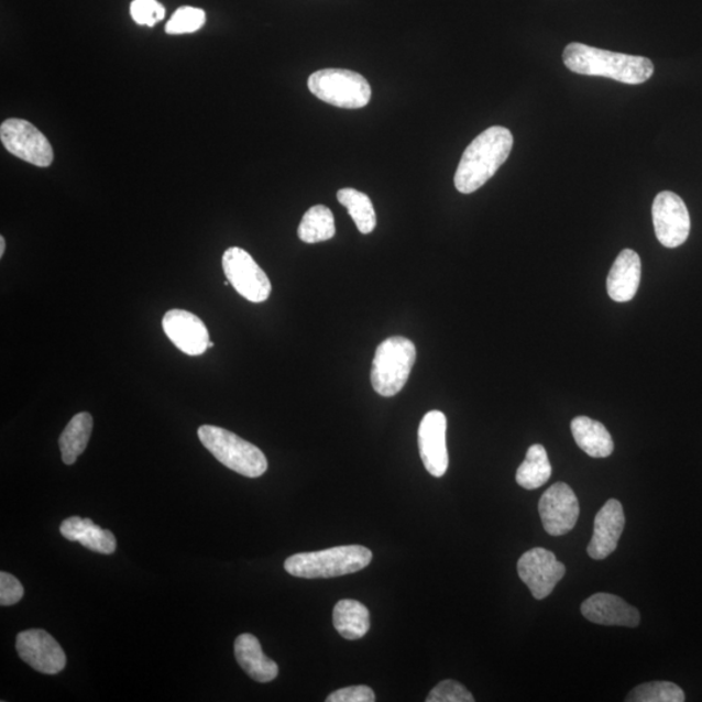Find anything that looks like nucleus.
Segmentation results:
<instances>
[{
    "mask_svg": "<svg viewBox=\"0 0 702 702\" xmlns=\"http://www.w3.org/2000/svg\"><path fill=\"white\" fill-rule=\"evenodd\" d=\"M571 432L577 446L592 458L613 454L614 442L603 423L589 417H577L571 421Z\"/></svg>",
    "mask_w": 702,
    "mask_h": 702,
    "instance_id": "20",
    "label": "nucleus"
},
{
    "mask_svg": "<svg viewBox=\"0 0 702 702\" xmlns=\"http://www.w3.org/2000/svg\"><path fill=\"white\" fill-rule=\"evenodd\" d=\"M223 270L235 292L250 303L262 304L270 298V278L246 250L229 248L223 255Z\"/></svg>",
    "mask_w": 702,
    "mask_h": 702,
    "instance_id": "8",
    "label": "nucleus"
},
{
    "mask_svg": "<svg viewBox=\"0 0 702 702\" xmlns=\"http://www.w3.org/2000/svg\"><path fill=\"white\" fill-rule=\"evenodd\" d=\"M655 231L661 245L676 249L689 239L691 219L683 199L676 193L661 191L651 206Z\"/></svg>",
    "mask_w": 702,
    "mask_h": 702,
    "instance_id": "9",
    "label": "nucleus"
},
{
    "mask_svg": "<svg viewBox=\"0 0 702 702\" xmlns=\"http://www.w3.org/2000/svg\"><path fill=\"white\" fill-rule=\"evenodd\" d=\"M427 702H474L471 692L456 680H443L429 692Z\"/></svg>",
    "mask_w": 702,
    "mask_h": 702,
    "instance_id": "28",
    "label": "nucleus"
},
{
    "mask_svg": "<svg viewBox=\"0 0 702 702\" xmlns=\"http://www.w3.org/2000/svg\"><path fill=\"white\" fill-rule=\"evenodd\" d=\"M198 437L204 447L226 468L246 478H260L268 469L263 451L228 429L202 426Z\"/></svg>",
    "mask_w": 702,
    "mask_h": 702,
    "instance_id": "4",
    "label": "nucleus"
},
{
    "mask_svg": "<svg viewBox=\"0 0 702 702\" xmlns=\"http://www.w3.org/2000/svg\"><path fill=\"white\" fill-rule=\"evenodd\" d=\"M6 252V240L2 235V238H0V256H3Z\"/></svg>",
    "mask_w": 702,
    "mask_h": 702,
    "instance_id": "32",
    "label": "nucleus"
},
{
    "mask_svg": "<svg viewBox=\"0 0 702 702\" xmlns=\"http://www.w3.org/2000/svg\"><path fill=\"white\" fill-rule=\"evenodd\" d=\"M514 145L513 134L504 127H492L470 143L458 166L454 185L462 195H471L496 175Z\"/></svg>",
    "mask_w": 702,
    "mask_h": 702,
    "instance_id": "1",
    "label": "nucleus"
},
{
    "mask_svg": "<svg viewBox=\"0 0 702 702\" xmlns=\"http://www.w3.org/2000/svg\"><path fill=\"white\" fill-rule=\"evenodd\" d=\"M626 518L618 500H608L601 507L594 519V531L590 542L589 556L593 560H605L618 547V541L625 529Z\"/></svg>",
    "mask_w": 702,
    "mask_h": 702,
    "instance_id": "15",
    "label": "nucleus"
},
{
    "mask_svg": "<svg viewBox=\"0 0 702 702\" xmlns=\"http://www.w3.org/2000/svg\"><path fill=\"white\" fill-rule=\"evenodd\" d=\"M309 89L323 102L340 109H363L371 100V86L357 72L328 68L315 72L309 77Z\"/></svg>",
    "mask_w": 702,
    "mask_h": 702,
    "instance_id": "6",
    "label": "nucleus"
},
{
    "mask_svg": "<svg viewBox=\"0 0 702 702\" xmlns=\"http://www.w3.org/2000/svg\"><path fill=\"white\" fill-rule=\"evenodd\" d=\"M580 608L584 618L596 625L635 628L640 623L639 611L611 593L593 594Z\"/></svg>",
    "mask_w": 702,
    "mask_h": 702,
    "instance_id": "16",
    "label": "nucleus"
},
{
    "mask_svg": "<svg viewBox=\"0 0 702 702\" xmlns=\"http://www.w3.org/2000/svg\"><path fill=\"white\" fill-rule=\"evenodd\" d=\"M212 347H213V343L210 341L209 342V348H212Z\"/></svg>",
    "mask_w": 702,
    "mask_h": 702,
    "instance_id": "33",
    "label": "nucleus"
},
{
    "mask_svg": "<svg viewBox=\"0 0 702 702\" xmlns=\"http://www.w3.org/2000/svg\"><path fill=\"white\" fill-rule=\"evenodd\" d=\"M518 574L536 600H544L555 591L566 574L564 564L544 548L526 551L518 561Z\"/></svg>",
    "mask_w": 702,
    "mask_h": 702,
    "instance_id": "10",
    "label": "nucleus"
},
{
    "mask_svg": "<svg viewBox=\"0 0 702 702\" xmlns=\"http://www.w3.org/2000/svg\"><path fill=\"white\" fill-rule=\"evenodd\" d=\"M23 597L24 586L20 580L9 572H0V605L11 606L18 604Z\"/></svg>",
    "mask_w": 702,
    "mask_h": 702,
    "instance_id": "30",
    "label": "nucleus"
},
{
    "mask_svg": "<svg viewBox=\"0 0 702 702\" xmlns=\"http://www.w3.org/2000/svg\"><path fill=\"white\" fill-rule=\"evenodd\" d=\"M551 476V465L546 448L536 443L527 450L526 460L517 471V483L522 489L534 491L548 483Z\"/></svg>",
    "mask_w": 702,
    "mask_h": 702,
    "instance_id": "23",
    "label": "nucleus"
},
{
    "mask_svg": "<svg viewBox=\"0 0 702 702\" xmlns=\"http://www.w3.org/2000/svg\"><path fill=\"white\" fill-rule=\"evenodd\" d=\"M685 694L679 685L670 682H649L637 685L628 693V702H683Z\"/></svg>",
    "mask_w": 702,
    "mask_h": 702,
    "instance_id": "26",
    "label": "nucleus"
},
{
    "mask_svg": "<svg viewBox=\"0 0 702 702\" xmlns=\"http://www.w3.org/2000/svg\"><path fill=\"white\" fill-rule=\"evenodd\" d=\"M21 660L42 674L55 676L67 665V657L52 635L43 629H26L17 639Z\"/></svg>",
    "mask_w": 702,
    "mask_h": 702,
    "instance_id": "12",
    "label": "nucleus"
},
{
    "mask_svg": "<svg viewBox=\"0 0 702 702\" xmlns=\"http://www.w3.org/2000/svg\"><path fill=\"white\" fill-rule=\"evenodd\" d=\"M234 656L242 670L255 682L268 683L278 676V666L263 654L260 640L252 634H242L234 641Z\"/></svg>",
    "mask_w": 702,
    "mask_h": 702,
    "instance_id": "18",
    "label": "nucleus"
},
{
    "mask_svg": "<svg viewBox=\"0 0 702 702\" xmlns=\"http://www.w3.org/2000/svg\"><path fill=\"white\" fill-rule=\"evenodd\" d=\"M563 63L578 75L607 77L628 85L646 83L655 72L648 57L607 52L583 43H570L564 48Z\"/></svg>",
    "mask_w": 702,
    "mask_h": 702,
    "instance_id": "2",
    "label": "nucleus"
},
{
    "mask_svg": "<svg viewBox=\"0 0 702 702\" xmlns=\"http://www.w3.org/2000/svg\"><path fill=\"white\" fill-rule=\"evenodd\" d=\"M131 14L134 23L153 28L166 17V10L157 0H133Z\"/></svg>",
    "mask_w": 702,
    "mask_h": 702,
    "instance_id": "29",
    "label": "nucleus"
},
{
    "mask_svg": "<svg viewBox=\"0 0 702 702\" xmlns=\"http://www.w3.org/2000/svg\"><path fill=\"white\" fill-rule=\"evenodd\" d=\"M539 513L544 528L551 536L569 534L577 526L580 507L577 494L566 483H556L544 492Z\"/></svg>",
    "mask_w": 702,
    "mask_h": 702,
    "instance_id": "11",
    "label": "nucleus"
},
{
    "mask_svg": "<svg viewBox=\"0 0 702 702\" xmlns=\"http://www.w3.org/2000/svg\"><path fill=\"white\" fill-rule=\"evenodd\" d=\"M641 281V261L639 254L632 249H625L615 260L608 272L607 295L615 303H628L634 299Z\"/></svg>",
    "mask_w": 702,
    "mask_h": 702,
    "instance_id": "17",
    "label": "nucleus"
},
{
    "mask_svg": "<svg viewBox=\"0 0 702 702\" xmlns=\"http://www.w3.org/2000/svg\"><path fill=\"white\" fill-rule=\"evenodd\" d=\"M339 202L347 207L351 219L362 234L374 232L376 227V212L369 196L355 189L347 188L338 193Z\"/></svg>",
    "mask_w": 702,
    "mask_h": 702,
    "instance_id": "25",
    "label": "nucleus"
},
{
    "mask_svg": "<svg viewBox=\"0 0 702 702\" xmlns=\"http://www.w3.org/2000/svg\"><path fill=\"white\" fill-rule=\"evenodd\" d=\"M372 551L362 546H343L298 553L285 561L288 574L304 579H328L354 574L371 563Z\"/></svg>",
    "mask_w": 702,
    "mask_h": 702,
    "instance_id": "3",
    "label": "nucleus"
},
{
    "mask_svg": "<svg viewBox=\"0 0 702 702\" xmlns=\"http://www.w3.org/2000/svg\"><path fill=\"white\" fill-rule=\"evenodd\" d=\"M0 140L7 152L37 167L52 166V143L37 128L23 119H9L0 127Z\"/></svg>",
    "mask_w": 702,
    "mask_h": 702,
    "instance_id": "7",
    "label": "nucleus"
},
{
    "mask_svg": "<svg viewBox=\"0 0 702 702\" xmlns=\"http://www.w3.org/2000/svg\"><path fill=\"white\" fill-rule=\"evenodd\" d=\"M333 626L343 639H362L370 632L369 608L354 600H341L333 608Z\"/></svg>",
    "mask_w": 702,
    "mask_h": 702,
    "instance_id": "21",
    "label": "nucleus"
},
{
    "mask_svg": "<svg viewBox=\"0 0 702 702\" xmlns=\"http://www.w3.org/2000/svg\"><path fill=\"white\" fill-rule=\"evenodd\" d=\"M206 23V13L196 7H182L166 25V33L171 35L189 34L199 31Z\"/></svg>",
    "mask_w": 702,
    "mask_h": 702,
    "instance_id": "27",
    "label": "nucleus"
},
{
    "mask_svg": "<svg viewBox=\"0 0 702 702\" xmlns=\"http://www.w3.org/2000/svg\"><path fill=\"white\" fill-rule=\"evenodd\" d=\"M64 539L80 542L81 546L100 555H112L117 550V539L109 529L100 528L89 518L70 517L62 523Z\"/></svg>",
    "mask_w": 702,
    "mask_h": 702,
    "instance_id": "19",
    "label": "nucleus"
},
{
    "mask_svg": "<svg viewBox=\"0 0 702 702\" xmlns=\"http://www.w3.org/2000/svg\"><path fill=\"white\" fill-rule=\"evenodd\" d=\"M334 234L333 213L323 205L311 207L298 227V238L306 243L325 242L333 239Z\"/></svg>",
    "mask_w": 702,
    "mask_h": 702,
    "instance_id": "24",
    "label": "nucleus"
},
{
    "mask_svg": "<svg viewBox=\"0 0 702 702\" xmlns=\"http://www.w3.org/2000/svg\"><path fill=\"white\" fill-rule=\"evenodd\" d=\"M417 360V349L413 341L394 336L376 349L372 362L371 383L382 397L396 396L407 383Z\"/></svg>",
    "mask_w": 702,
    "mask_h": 702,
    "instance_id": "5",
    "label": "nucleus"
},
{
    "mask_svg": "<svg viewBox=\"0 0 702 702\" xmlns=\"http://www.w3.org/2000/svg\"><path fill=\"white\" fill-rule=\"evenodd\" d=\"M92 431V417L89 413H80L70 419L66 429H64L59 448L62 451L63 462L74 464L80 457L86 447H88Z\"/></svg>",
    "mask_w": 702,
    "mask_h": 702,
    "instance_id": "22",
    "label": "nucleus"
},
{
    "mask_svg": "<svg viewBox=\"0 0 702 702\" xmlns=\"http://www.w3.org/2000/svg\"><path fill=\"white\" fill-rule=\"evenodd\" d=\"M447 426L446 414L439 410L427 413L419 426L420 458L429 474L435 478L446 475L449 468Z\"/></svg>",
    "mask_w": 702,
    "mask_h": 702,
    "instance_id": "13",
    "label": "nucleus"
},
{
    "mask_svg": "<svg viewBox=\"0 0 702 702\" xmlns=\"http://www.w3.org/2000/svg\"><path fill=\"white\" fill-rule=\"evenodd\" d=\"M376 700L374 691L368 685L347 687L329 694L327 702H374Z\"/></svg>",
    "mask_w": 702,
    "mask_h": 702,
    "instance_id": "31",
    "label": "nucleus"
},
{
    "mask_svg": "<svg viewBox=\"0 0 702 702\" xmlns=\"http://www.w3.org/2000/svg\"><path fill=\"white\" fill-rule=\"evenodd\" d=\"M163 329L174 345L185 354L202 355L209 348V331L195 314L178 309L169 310L164 315Z\"/></svg>",
    "mask_w": 702,
    "mask_h": 702,
    "instance_id": "14",
    "label": "nucleus"
}]
</instances>
